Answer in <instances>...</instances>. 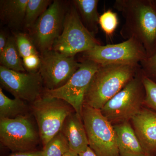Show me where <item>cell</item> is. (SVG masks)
<instances>
[{
	"label": "cell",
	"instance_id": "1",
	"mask_svg": "<svg viewBox=\"0 0 156 156\" xmlns=\"http://www.w3.org/2000/svg\"><path fill=\"white\" fill-rule=\"evenodd\" d=\"M115 9L125 23L120 31L123 38H133L145 49L147 56L156 52V3L150 0H117Z\"/></svg>",
	"mask_w": 156,
	"mask_h": 156
},
{
	"label": "cell",
	"instance_id": "2",
	"mask_svg": "<svg viewBox=\"0 0 156 156\" xmlns=\"http://www.w3.org/2000/svg\"><path fill=\"white\" fill-rule=\"evenodd\" d=\"M140 65H101L87 88L84 104L100 110L135 77Z\"/></svg>",
	"mask_w": 156,
	"mask_h": 156
},
{
	"label": "cell",
	"instance_id": "3",
	"mask_svg": "<svg viewBox=\"0 0 156 156\" xmlns=\"http://www.w3.org/2000/svg\"><path fill=\"white\" fill-rule=\"evenodd\" d=\"M143 76L140 69L135 77L101 109L113 125L128 122L141 109L145 97Z\"/></svg>",
	"mask_w": 156,
	"mask_h": 156
},
{
	"label": "cell",
	"instance_id": "4",
	"mask_svg": "<svg viewBox=\"0 0 156 156\" xmlns=\"http://www.w3.org/2000/svg\"><path fill=\"white\" fill-rule=\"evenodd\" d=\"M82 118L89 145L98 156H119L113 125L100 110L83 104Z\"/></svg>",
	"mask_w": 156,
	"mask_h": 156
},
{
	"label": "cell",
	"instance_id": "5",
	"mask_svg": "<svg viewBox=\"0 0 156 156\" xmlns=\"http://www.w3.org/2000/svg\"><path fill=\"white\" fill-rule=\"evenodd\" d=\"M30 105L43 147L60 131L68 116L75 111L64 100L44 95Z\"/></svg>",
	"mask_w": 156,
	"mask_h": 156
},
{
	"label": "cell",
	"instance_id": "6",
	"mask_svg": "<svg viewBox=\"0 0 156 156\" xmlns=\"http://www.w3.org/2000/svg\"><path fill=\"white\" fill-rule=\"evenodd\" d=\"M72 3L66 11L62 33L55 41L52 50L69 56H75L101 45L85 27Z\"/></svg>",
	"mask_w": 156,
	"mask_h": 156
},
{
	"label": "cell",
	"instance_id": "7",
	"mask_svg": "<svg viewBox=\"0 0 156 156\" xmlns=\"http://www.w3.org/2000/svg\"><path fill=\"white\" fill-rule=\"evenodd\" d=\"M30 115L0 119V141L14 153L34 151L41 140L38 127Z\"/></svg>",
	"mask_w": 156,
	"mask_h": 156
},
{
	"label": "cell",
	"instance_id": "8",
	"mask_svg": "<svg viewBox=\"0 0 156 156\" xmlns=\"http://www.w3.org/2000/svg\"><path fill=\"white\" fill-rule=\"evenodd\" d=\"M83 53L84 59L91 60L101 65L121 64L137 66L147 57L142 45L133 38L119 44L97 45Z\"/></svg>",
	"mask_w": 156,
	"mask_h": 156
},
{
	"label": "cell",
	"instance_id": "9",
	"mask_svg": "<svg viewBox=\"0 0 156 156\" xmlns=\"http://www.w3.org/2000/svg\"><path fill=\"white\" fill-rule=\"evenodd\" d=\"M68 9L64 2L55 0L30 30L29 35L41 55L53 50L60 35Z\"/></svg>",
	"mask_w": 156,
	"mask_h": 156
},
{
	"label": "cell",
	"instance_id": "10",
	"mask_svg": "<svg viewBox=\"0 0 156 156\" xmlns=\"http://www.w3.org/2000/svg\"><path fill=\"white\" fill-rule=\"evenodd\" d=\"M100 66L94 62L84 59L77 70L64 86L53 90L44 89L43 95L64 100L82 116L85 93Z\"/></svg>",
	"mask_w": 156,
	"mask_h": 156
},
{
	"label": "cell",
	"instance_id": "11",
	"mask_svg": "<svg viewBox=\"0 0 156 156\" xmlns=\"http://www.w3.org/2000/svg\"><path fill=\"white\" fill-rule=\"evenodd\" d=\"M39 72L45 89L53 90L64 86L80 66L75 56L52 50L41 55Z\"/></svg>",
	"mask_w": 156,
	"mask_h": 156
},
{
	"label": "cell",
	"instance_id": "12",
	"mask_svg": "<svg viewBox=\"0 0 156 156\" xmlns=\"http://www.w3.org/2000/svg\"><path fill=\"white\" fill-rule=\"evenodd\" d=\"M0 83L2 89L31 104L41 97L44 90L39 71L25 73L15 71L0 66Z\"/></svg>",
	"mask_w": 156,
	"mask_h": 156
},
{
	"label": "cell",
	"instance_id": "13",
	"mask_svg": "<svg viewBox=\"0 0 156 156\" xmlns=\"http://www.w3.org/2000/svg\"><path fill=\"white\" fill-rule=\"evenodd\" d=\"M133 128L144 151L151 156L156 155V112L142 108L132 119Z\"/></svg>",
	"mask_w": 156,
	"mask_h": 156
},
{
	"label": "cell",
	"instance_id": "14",
	"mask_svg": "<svg viewBox=\"0 0 156 156\" xmlns=\"http://www.w3.org/2000/svg\"><path fill=\"white\" fill-rule=\"evenodd\" d=\"M60 131L66 137L70 151L79 154L89 146L82 116L73 111L65 120Z\"/></svg>",
	"mask_w": 156,
	"mask_h": 156
},
{
	"label": "cell",
	"instance_id": "15",
	"mask_svg": "<svg viewBox=\"0 0 156 156\" xmlns=\"http://www.w3.org/2000/svg\"><path fill=\"white\" fill-rule=\"evenodd\" d=\"M119 156H144L147 154L134 128L128 122L113 125Z\"/></svg>",
	"mask_w": 156,
	"mask_h": 156
},
{
	"label": "cell",
	"instance_id": "16",
	"mask_svg": "<svg viewBox=\"0 0 156 156\" xmlns=\"http://www.w3.org/2000/svg\"><path fill=\"white\" fill-rule=\"evenodd\" d=\"M29 0H1L0 17L2 22L14 32L23 27L26 9Z\"/></svg>",
	"mask_w": 156,
	"mask_h": 156
},
{
	"label": "cell",
	"instance_id": "17",
	"mask_svg": "<svg viewBox=\"0 0 156 156\" xmlns=\"http://www.w3.org/2000/svg\"><path fill=\"white\" fill-rule=\"evenodd\" d=\"M72 2L85 27L94 36L98 30L100 15L98 11V0H74Z\"/></svg>",
	"mask_w": 156,
	"mask_h": 156
},
{
	"label": "cell",
	"instance_id": "18",
	"mask_svg": "<svg viewBox=\"0 0 156 156\" xmlns=\"http://www.w3.org/2000/svg\"><path fill=\"white\" fill-rule=\"evenodd\" d=\"M30 113V105L27 102L19 98H9L0 88V119H15Z\"/></svg>",
	"mask_w": 156,
	"mask_h": 156
},
{
	"label": "cell",
	"instance_id": "19",
	"mask_svg": "<svg viewBox=\"0 0 156 156\" xmlns=\"http://www.w3.org/2000/svg\"><path fill=\"white\" fill-rule=\"evenodd\" d=\"M0 63L1 66L9 69L21 72H26L13 35L9 36L5 48L0 54Z\"/></svg>",
	"mask_w": 156,
	"mask_h": 156
},
{
	"label": "cell",
	"instance_id": "20",
	"mask_svg": "<svg viewBox=\"0 0 156 156\" xmlns=\"http://www.w3.org/2000/svg\"><path fill=\"white\" fill-rule=\"evenodd\" d=\"M52 2L50 0H29L26 9L23 27L30 30Z\"/></svg>",
	"mask_w": 156,
	"mask_h": 156
},
{
	"label": "cell",
	"instance_id": "21",
	"mask_svg": "<svg viewBox=\"0 0 156 156\" xmlns=\"http://www.w3.org/2000/svg\"><path fill=\"white\" fill-rule=\"evenodd\" d=\"M69 151L67 139L60 131L44 147L42 151L44 156H63Z\"/></svg>",
	"mask_w": 156,
	"mask_h": 156
},
{
	"label": "cell",
	"instance_id": "22",
	"mask_svg": "<svg viewBox=\"0 0 156 156\" xmlns=\"http://www.w3.org/2000/svg\"><path fill=\"white\" fill-rule=\"evenodd\" d=\"M13 35L22 59L31 55H41L29 34L18 31L14 32Z\"/></svg>",
	"mask_w": 156,
	"mask_h": 156
},
{
	"label": "cell",
	"instance_id": "23",
	"mask_svg": "<svg viewBox=\"0 0 156 156\" xmlns=\"http://www.w3.org/2000/svg\"><path fill=\"white\" fill-rule=\"evenodd\" d=\"M118 24V15L111 10L104 12L99 17V25L104 32L108 36H111L114 33Z\"/></svg>",
	"mask_w": 156,
	"mask_h": 156
},
{
	"label": "cell",
	"instance_id": "24",
	"mask_svg": "<svg viewBox=\"0 0 156 156\" xmlns=\"http://www.w3.org/2000/svg\"><path fill=\"white\" fill-rule=\"evenodd\" d=\"M143 83L145 91L144 103L156 112V83L144 75Z\"/></svg>",
	"mask_w": 156,
	"mask_h": 156
},
{
	"label": "cell",
	"instance_id": "25",
	"mask_svg": "<svg viewBox=\"0 0 156 156\" xmlns=\"http://www.w3.org/2000/svg\"><path fill=\"white\" fill-rule=\"evenodd\" d=\"M143 74L156 83V52L140 63Z\"/></svg>",
	"mask_w": 156,
	"mask_h": 156
},
{
	"label": "cell",
	"instance_id": "26",
	"mask_svg": "<svg viewBox=\"0 0 156 156\" xmlns=\"http://www.w3.org/2000/svg\"><path fill=\"white\" fill-rule=\"evenodd\" d=\"M22 59L26 71L29 73L38 71L41 63V55H31Z\"/></svg>",
	"mask_w": 156,
	"mask_h": 156
},
{
	"label": "cell",
	"instance_id": "27",
	"mask_svg": "<svg viewBox=\"0 0 156 156\" xmlns=\"http://www.w3.org/2000/svg\"><path fill=\"white\" fill-rule=\"evenodd\" d=\"M9 156H44L42 151H33L22 152L14 153Z\"/></svg>",
	"mask_w": 156,
	"mask_h": 156
},
{
	"label": "cell",
	"instance_id": "28",
	"mask_svg": "<svg viewBox=\"0 0 156 156\" xmlns=\"http://www.w3.org/2000/svg\"><path fill=\"white\" fill-rule=\"evenodd\" d=\"M9 36L4 31L1 30L0 33V54H1L5 48Z\"/></svg>",
	"mask_w": 156,
	"mask_h": 156
},
{
	"label": "cell",
	"instance_id": "29",
	"mask_svg": "<svg viewBox=\"0 0 156 156\" xmlns=\"http://www.w3.org/2000/svg\"><path fill=\"white\" fill-rule=\"evenodd\" d=\"M79 155L80 156H98L89 146L86 150Z\"/></svg>",
	"mask_w": 156,
	"mask_h": 156
},
{
	"label": "cell",
	"instance_id": "30",
	"mask_svg": "<svg viewBox=\"0 0 156 156\" xmlns=\"http://www.w3.org/2000/svg\"><path fill=\"white\" fill-rule=\"evenodd\" d=\"M63 156H80L78 154L75 153L71 151H69L68 152L65 154Z\"/></svg>",
	"mask_w": 156,
	"mask_h": 156
},
{
	"label": "cell",
	"instance_id": "31",
	"mask_svg": "<svg viewBox=\"0 0 156 156\" xmlns=\"http://www.w3.org/2000/svg\"><path fill=\"white\" fill-rule=\"evenodd\" d=\"M144 156H151L148 155H146Z\"/></svg>",
	"mask_w": 156,
	"mask_h": 156
},
{
	"label": "cell",
	"instance_id": "32",
	"mask_svg": "<svg viewBox=\"0 0 156 156\" xmlns=\"http://www.w3.org/2000/svg\"><path fill=\"white\" fill-rule=\"evenodd\" d=\"M155 2H156V1H155Z\"/></svg>",
	"mask_w": 156,
	"mask_h": 156
},
{
	"label": "cell",
	"instance_id": "33",
	"mask_svg": "<svg viewBox=\"0 0 156 156\" xmlns=\"http://www.w3.org/2000/svg\"><path fill=\"white\" fill-rule=\"evenodd\" d=\"M155 156H156V155Z\"/></svg>",
	"mask_w": 156,
	"mask_h": 156
}]
</instances>
